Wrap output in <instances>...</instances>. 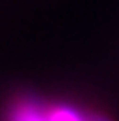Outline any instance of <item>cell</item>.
I'll list each match as a JSON object with an SVG mask.
<instances>
[{
  "mask_svg": "<svg viewBox=\"0 0 119 121\" xmlns=\"http://www.w3.org/2000/svg\"><path fill=\"white\" fill-rule=\"evenodd\" d=\"M0 121H49L45 115V100L34 94L13 96L6 102Z\"/></svg>",
  "mask_w": 119,
  "mask_h": 121,
  "instance_id": "6da1fadb",
  "label": "cell"
},
{
  "mask_svg": "<svg viewBox=\"0 0 119 121\" xmlns=\"http://www.w3.org/2000/svg\"><path fill=\"white\" fill-rule=\"evenodd\" d=\"M92 121H115L113 117L104 115V113H98V111H92Z\"/></svg>",
  "mask_w": 119,
  "mask_h": 121,
  "instance_id": "7a4b0ae2",
  "label": "cell"
}]
</instances>
